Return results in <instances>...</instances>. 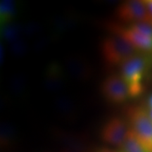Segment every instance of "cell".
<instances>
[{
  "label": "cell",
  "instance_id": "1",
  "mask_svg": "<svg viewBox=\"0 0 152 152\" xmlns=\"http://www.w3.org/2000/svg\"><path fill=\"white\" fill-rule=\"evenodd\" d=\"M151 66L152 56L137 54L121 64V77L128 85L130 96H137L144 92L142 78Z\"/></svg>",
  "mask_w": 152,
  "mask_h": 152
},
{
  "label": "cell",
  "instance_id": "2",
  "mask_svg": "<svg viewBox=\"0 0 152 152\" xmlns=\"http://www.w3.org/2000/svg\"><path fill=\"white\" fill-rule=\"evenodd\" d=\"M137 51L128 40L118 35L106 37L101 45L102 57L109 66L121 65L136 55Z\"/></svg>",
  "mask_w": 152,
  "mask_h": 152
},
{
  "label": "cell",
  "instance_id": "3",
  "mask_svg": "<svg viewBox=\"0 0 152 152\" xmlns=\"http://www.w3.org/2000/svg\"><path fill=\"white\" fill-rule=\"evenodd\" d=\"M128 118L131 130L152 152V118L150 114L142 108L135 107L129 110Z\"/></svg>",
  "mask_w": 152,
  "mask_h": 152
},
{
  "label": "cell",
  "instance_id": "4",
  "mask_svg": "<svg viewBox=\"0 0 152 152\" xmlns=\"http://www.w3.org/2000/svg\"><path fill=\"white\" fill-rule=\"evenodd\" d=\"M116 15L125 22L147 23L151 24L152 18L148 12L144 1L132 0L121 4L118 7Z\"/></svg>",
  "mask_w": 152,
  "mask_h": 152
},
{
  "label": "cell",
  "instance_id": "5",
  "mask_svg": "<svg viewBox=\"0 0 152 152\" xmlns=\"http://www.w3.org/2000/svg\"><path fill=\"white\" fill-rule=\"evenodd\" d=\"M101 89L104 97L112 103H123L130 96L128 84L119 75H113L106 77Z\"/></svg>",
  "mask_w": 152,
  "mask_h": 152
},
{
  "label": "cell",
  "instance_id": "6",
  "mask_svg": "<svg viewBox=\"0 0 152 152\" xmlns=\"http://www.w3.org/2000/svg\"><path fill=\"white\" fill-rule=\"evenodd\" d=\"M129 130L125 121L113 118L104 124L101 131V137L106 143L121 147Z\"/></svg>",
  "mask_w": 152,
  "mask_h": 152
},
{
  "label": "cell",
  "instance_id": "7",
  "mask_svg": "<svg viewBox=\"0 0 152 152\" xmlns=\"http://www.w3.org/2000/svg\"><path fill=\"white\" fill-rule=\"evenodd\" d=\"M112 30L115 35H118L128 40L137 50L152 54V38L137 33L130 28H124L112 25Z\"/></svg>",
  "mask_w": 152,
  "mask_h": 152
},
{
  "label": "cell",
  "instance_id": "8",
  "mask_svg": "<svg viewBox=\"0 0 152 152\" xmlns=\"http://www.w3.org/2000/svg\"><path fill=\"white\" fill-rule=\"evenodd\" d=\"M121 152H150L136 134L130 129L121 146Z\"/></svg>",
  "mask_w": 152,
  "mask_h": 152
},
{
  "label": "cell",
  "instance_id": "9",
  "mask_svg": "<svg viewBox=\"0 0 152 152\" xmlns=\"http://www.w3.org/2000/svg\"><path fill=\"white\" fill-rule=\"evenodd\" d=\"M129 28L147 37L152 38L151 24L147 23H135L131 24Z\"/></svg>",
  "mask_w": 152,
  "mask_h": 152
},
{
  "label": "cell",
  "instance_id": "10",
  "mask_svg": "<svg viewBox=\"0 0 152 152\" xmlns=\"http://www.w3.org/2000/svg\"><path fill=\"white\" fill-rule=\"evenodd\" d=\"M14 4L9 1H4L1 4V19L7 20L14 15Z\"/></svg>",
  "mask_w": 152,
  "mask_h": 152
},
{
  "label": "cell",
  "instance_id": "11",
  "mask_svg": "<svg viewBox=\"0 0 152 152\" xmlns=\"http://www.w3.org/2000/svg\"><path fill=\"white\" fill-rule=\"evenodd\" d=\"M19 33L18 29L16 26H9L4 30V36L9 40H13L18 37Z\"/></svg>",
  "mask_w": 152,
  "mask_h": 152
},
{
  "label": "cell",
  "instance_id": "12",
  "mask_svg": "<svg viewBox=\"0 0 152 152\" xmlns=\"http://www.w3.org/2000/svg\"><path fill=\"white\" fill-rule=\"evenodd\" d=\"M146 7H147V11L149 12L150 16L152 18V0H147V1H144Z\"/></svg>",
  "mask_w": 152,
  "mask_h": 152
},
{
  "label": "cell",
  "instance_id": "13",
  "mask_svg": "<svg viewBox=\"0 0 152 152\" xmlns=\"http://www.w3.org/2000/svg\"><path fill=\"white\" fill-rule=\"evenodd\" d=\"M94 152H121V151H116V150L111 149L109 148H99L96 150H95Z\"/></svg>",
  "mask_w": 152,
  "mask_h": 152
},
{
  "label": "cell",
  "instance_id": "14",
  "mask_svg": "<svg viewBox=\"0 0 152 152\" xmlns=\"http://www.w3.org/2000/svg\"><path fill=\"white\" fill-rule=\"evenodd\" d=\"M149 104L150 107H151V109H152V95L150 96V97L149 99Z\"/></svg>",
  "mask_w": 152,
  "mask_h": 152
},
{
  "label": "cell",
  "instance_id": "15",
  "mask_svg": "<svg viewBox=\"0 0 152 152\" xmlns=\"http://www.w3.org/2000/svg\"><path fill=\"white\" fill-rule=\"evenodd\" d=\"M149 114H150V115H151V118H152V109H151V112H150V113H149Z\"/></svg>",
  "mask_w": 152,
  "mask_h": 152
},
{
  "label": "cell",
  "instance_id": "16",
  "mask_svg": "<svg viewBox=\"0 0 152 152\" xmlns=\"http://www.w3.org/2000/svg\"><path fill=\"white\" fill-rule=\"evenodd\" d=\"M151 26H152V22H151Z\"/></svg>",
  "mask_w": 152,
  "mask_h": 152
}]
</instances>
